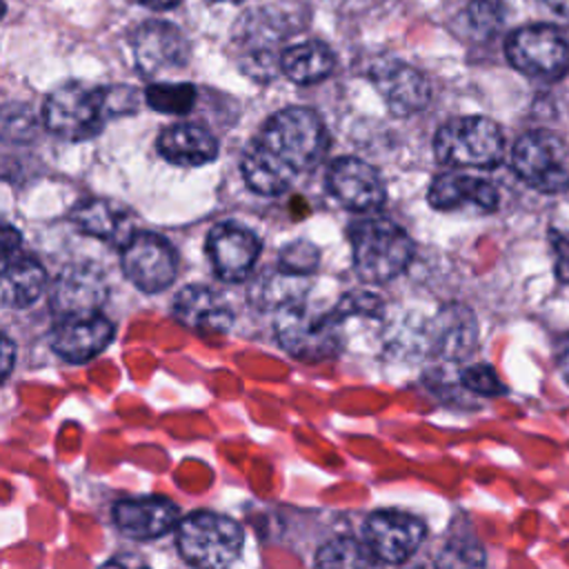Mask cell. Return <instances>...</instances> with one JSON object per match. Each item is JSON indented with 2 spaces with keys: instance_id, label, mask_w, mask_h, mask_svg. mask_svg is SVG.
<instances>
[{
  "instance_id": "16",
  "label": "cell",
  "mask_w": 569,
  "mask_h": 569,
  "mask_svg": "<svg viewBox=\"0 0 569 569\" xmlns=\"http://www.w3.org/2000/svg\"><path fill=\"white\" fill-rule=\"evenodd\" d=\"M371 82L396 116H411L427 107L431 87L427 78L407 62L385 60L373 64Z\"/></svg>"
},
{
  "instance_id": "36",
  "label": "cell",
  "mask_w": 569,
  "mask_h": 569,
  "mask_svg": "<svg viewBox=\"0 0 569 569\" xmlns=\"http://www.w3.org/2000/svg\"><path fill=\"white\" fill-rule=\"evenodd\" d=\"M142 4H147V7H151V9H171V7H176L180 0H140Z\"/></svg>"
},
{
  "instance_id": "37",
  "label": "cell",
  "mask_w": 569,
  "mask_h": 569,
  "mask_svg": "<svg viewBox=\"0 0 569 569\" xmlns=\"http://www.w3.org/2000/svg\"><path fill=\"white\" fill-rule=\"evenodd\" d=\"M2 16H4V2L0 0V18H2Z\"/></svg>"
},
{
  "instance_id": "23",
  "label": "cell",
  "mask_w": 569,
  "mask_h": 569,
  "mask_svg": "<svg viewBox=\"0 0 569 569\" xmlns=\"http://www.w3.org/2000/svg\"><path fill=\"white\" fill-rule=\"evenodd\" d=\"M278 64L280 71L296 84H313L333 71L336 56L327 44L311 40L284 49L278 58Z\"/></svg>"
},
{
  "instance_id": "24",
  "label": "cell",
  "mask_w": 569,
  "mask_h": 569,
  "mask_svg": "<svg viewBox=\"0 0 569 569\" xmlns=\"http://www.w3.org/2000/svg\"><path fill=\"white\" fill-rule=\"evenodd\" d=\"M476 342L473 313L462 307H449L436 320L433 347L445 358H462Z\"/></svg>"
},
{
  "instance_id": "26",
  "label": "cell",
  "mask_w": 569,
  "mask_h": 569,
  "mask_svg": "<svg viewBox=\"0 0 569 569\" xmlns=\"http://www.w3.org/2000/svg\"><path fill=\"white\" fill-rule=\"evenodd\" d=\"M144 100L160 113H187L196 102V87L187 82H156L147 87Z\"/></svg>"
},
{
  "instance_id": "13",
  "label": "cell",
  "mask_w": 569,
  "mask_h": 569,
  "mask_svg": "<svg viewBox=\"0 0 569 569\" xmlns=\"http://www.w3.org/2000/svg\"><path fill=\"white\" fill-rule=\"evenodd\" d=\"M107 280L96 264H69L51 284V309L64 316L96 313L107 300Z\"/></svg>"
},
{
  "instance_id": "32",
  "label": "cell",
  "mask_w": 569,
  "mask_h": 569,
  "mask_svg": "<svg viewBox=\"0 0 569 569\" xmlns=\"http://www.w3.org/2000/svg\"><path fill=\"white\" fill-rule=\"evenodd\" d=\"M16 362V347L13 342L0 331V380H4Z\"/></svg>"
},
{
  "instance_id": "20",
  "label": "cell",
  "mask_w": 569,
  "mask_h": 569,
  "mask_svg": "<svg viewBox=\"0 0 569 569\" xmlns=\"http://www.w3.org/2000/svg\"><path fill=\"white\" fill-rule=\"evenodd\" d=\"M158 153L171 164L200 167L218 156V140L200 124L178 122L160 131Z\"/></svg>"
},
{
  "instance_id": "19",
  "label": "cell",
  "mask_w": 569,
  "mask_h": 569,
  "mask_svg": "<svg viewBox=\"0 0 569 569\" xmlns=\"http://www.w3.org/2000/svg\"><path fill=\"white\" fill-rule=\"evenodd\" d=\"M180 520V511L164 498L120 500L113 505L116 527L136 540H153L171 531Z\"/></svg>"
},
{
  "instance_id": "35",
  "label": "cell",
  "mask_w": 569,
  "mask_h": 569,
  "mask_svg": "<svg viewBox=\"0 0 569 569\" xmlns=\"http://www.w3.org/2000/svg\"><path fill=\"white\" fill-rule=\"evenodd\" d=\"M558 369L565 378V382L569 385V338H565L560 342V349H558Z\"/></svg>"
},
{
  "instance_id": "38",
  "label": "cell",
  "mask_w": 569,
  "mask_h": 569,
  "mask_svg": "<svg viewBox=\"0 0 569 569\" xmlns=\"http://www.w3.org/2000/svg\"><path fill=\"white\" fill-rule=\"evenodd\" d=\"M209 2H240V0H209Z\"/></svg>"
},
{
  "instance_id": "6",
  "label": "cell",
  "mask_w": 569,
  "mask_h": 569,
  "mask_svg": "<svg viewBox=\"0 0 569 569\" xmlns=\"http://www.w3.org/2000/svg\"><path fill=\"white\" fill-rule=\"evenodd\" d=\"M516 173L536 191L560 193L569 189V149L549 129H533L518 138L511 151Z\"/></svg>"
},
{
  "instance_id": "30",
  "label": "cell",
  "mask_w": 569,
  "mask_h": 569,
  "mask_svg": "<svg viewBox=\"0 0 569 569\" xmlns=\"http://www.w3.org/2000/svg\"><path fill=\"white\" fill-rule=\"evenodd\" d=\"M462 385L480 396H500L505 393V385L496 376L489 365H471L462 371Z\"/></svg>"
},
{
  "instance_id": "9",
  "label": "cell",
  "mask_w": 569,
  "mask_h": 569,
  "mask_svg": "<svg viewBox=\"0 0 569 569\" xmlns=\"http://www.w3.org/2000/svg\"><path fill=\"white\" fill-rule=\"evenodd\" d=\"M340 320L336 313H327L320 318L309 316L296 302H289L278 309L276 333L280 345L300 360H322L338 349V331L336 325Z\"/></svg>"
},
{
  "instance_id": "15",
  "label": "cell",
  "mask_w": 569,
  "mask_h": 569,
  "mask_svg": "<svg viewBox=\"0 0 569 569\" xmlns=\"http://www.w3.org/2000/svg\"><path fill=\"white\" fill-rule=\"evenodd\" d=\"M113 338V325L100 311L64 316L51 331V349L69 362L96 358Z\"/></svg>"
},
{
  "instance_id": "27",
  "label": "cell",
  "mask_w": 569,
  "mask_h": 569,
  "mask_svg": "<svg viewBox=\"0 0 569 569\" xmlns=\"http://www.w3.org/2000/svg\"><path fill=\"white\" fill-rule=\"evenodd\" d=\"M320 253L309 240H293L282 247L278 256V269L291 276H307L318 267Z\"/></svg>"
},
{
  "instance_id": "29",
  "label": "cell",
  "mask_w": 569,
  "mask_h": 569,
  "mask_svg": "<svg viewBox=\"0 0 569 569\" xmlns=\"http://www.w3.org/2000/svg\"><path fill=\"white\" fill-rule=\"evenodd\" d=\"M36 131L31 111L22 104H9L0 109V136L11 140H29Z\"/></svg>"
},
{
  "instance_id": "7",
  "label": "cell",
  "mask_w": 569,
  "mask_h": 569,
  "mask_svg": "<svg viewBox=\"0 0 569 569\" xmlns=\"http://www.w3.org/2000/svg\"><path fill=\"white\" fill-rule=\"evenodd\" d=\"M507 60L520 73L538 80H560L569 71V44L549 24H527L516 29L505 44Z\"/></svg>"
},
{
  "instance_id": "1",
  "label": "cell",
  "mask_w": 569,
  "mask_h": 569,
  "mask_svg": "<svg viewBox=\"0 0 569 569\" xmlns=\"http://www.w3.org/2000/svg\"><path fill=\"white\" fill-rule=\"evenodd\" d=\"M329 147L320 116L307 107L273 113L247 147L240 169L249 189L260 196L287 191L300 171L313 167Z\"/></svg>"
},
{
  "instance_id": "8",
  "label": "cell",
  "mask_w": 569,
  "mask_h": 569,
  "mask_svg": "<svg viewBox=\"0 0 569 569\" xmlns=\"http://www.w3.org/2000/svg\"><path fill=\"white\" fill-rule=\"evenodd\" d=\"M122 271L140 291L156 293L173 282L178 273V258L162 236L136 231L122 244Z\"/></svg>"
},
{
  "instance_id": "14",
  "label": "cell",
  "mask_w": 569,
  "mask_h": 569,
  "mask_svg": "<svg viewBox=\"0 0 569 569\" xmlns=\"http://www.w3.org/2000/svg\"><path fill=\"white\" fill-rule=\"evenodd\" d=\"M327 184L331 193L353 211H373L382 207L387 198L380 173L358 158L333 160L327 173Z\"/></svg>"
},
{
  "instance_id": "33",
  "label": "cell",
  "mask_w": 569,
  "mask_h": 569,
  "mask_svg": "<svg viewBox=\"0 0 569 569\" xmlns=\"http://www.w3.org/2000/svg\"><path fill=\"white\" fill-rule=\"evenodd\" d=\"M13 244H20V233L4 218H0V247H13Z\"/></svg>"
},
{
  "instance_id": "3",
  "label": "cell",
  "mask_w": 569,
  "mask_h": 569,
  "mask_svg": "<svg viewBox=\"0 0 569 569\" xmlns=\"http://www.w3.org/2000/svg\"><path fill=\"white\" fill-rule=\"evenodd\" d=\"M109 116V89L82 82H67L53 89L42 107L47 129L71 142L93 138Z\"/></svg>"
},
{
  "instance_id": "18",
  "label": "cell",
  "mask_w": 569,
  "mask_h": 569,
  "mask_svg": "<svg viewBox=\"0 0 569 569\" xmlns=\"http://www.w3.org/2000/svg\"><path fill=\"white\" fill-rule=\"evenodd\" d=\"M176 318L200 333H222L233 322V311L227 298L204 284L184 287L173 300Z\"/></svg>"
},
{
  "instance_id": "21",
  "label": "cell",
  "mask_w": 569,
  "mask_h": 569,
  "mask_svg": "<svg viewBox=\"0 0 569 569\" xmlns=\"http://www.w3.org/2000/svg\"><path fill=\"white\" fill-rule=\"evenodd\" d=\"M71 220L82 233L120 247L136 233L131 211L113 200H84L73 209Z\"/></svg>"
},
{
  "instance_id": "10",
  "label": "cell",
  "mask_w": 569,
  "mask_h": 569,
  "mask_svg": "<svg viewBox=\"0 0 569 569\" xmlns=\"http://www.w3.org/2000/svg\"><path fill=\"white\" fill-rule=\"evenodd\" d=\"M425 522L396 509L371 513L362 525V542L378 562L400 565L409 560L425 540Z\"/></svg>"
},
{
  "instance_id": "34",
  "label": "cell",
  "mask_w": 569,
  "mask_h": 569,
  "mask_svg": "<svg viewBox=\"0 0 569 569\" xmlns=\"http://www.w3.org/2000/svg\"><path fill=\"white\" fill-rule=\"evenodd\" d=\"M556 18L569 24V0H540Z\"/></svg>"
},
{
  "instance_id": "5",
  "label": "cell",
  "mask_w": 569,
  "mask_h": 569,
  "mask_svg": "<svg viewBox=\"0 0 569 569\" xmlns=\"http://www.w3.org/2000/svg\"><path fill=\"white\" fill-rule=\"evenodd\" d=\"M242 529L236 520L213 513L193 511L178 520L176 545L180 556L196 567H227L242 551Z\"/></svg>"
},
{
  "instance_id": "4",
  "label": "cell",
  "mask_w": 569,
  "mask_h": 569,
  "mask_svg": "<svg viewBox=\"0 0 569 569\" xmlns=\"http://www.w3.org/2000/svg\"><path fill=\"white\" fill-rule=\"evenodd\" d=\"M433 153L451 167H496L505 156L500 127L485 116H460L445 122L433 138Z\"/></svg>"
},
{
  "instance_id": "17",
  "label": "cell",
  "mask_w": 569,
  "mask_h": 569,
  "mask_svg": "<svg viewBox=\"0 0 569 569\" xmlns=\"http://www.w3.org/2000/svg\"><path fill=\"white\" fill-rule=\"evenodd\" d=\"M47 284L44 267L20 244L0 247V305L29 307Z\"/></svg>"
},
{
  "instance_id": "11",
  "label": "cell",
  "mask_w": 569,
  "mask_h": 569,
  "mask_svg": "<svg viewBox=\"0 0 569 569\" xmlns=\"http://www.w3.org/2000/svg\"><path fill=\"white\" fill-rule=\"evenodd\" d=\"M133 58L147 78L182 69L189 60V42L178 27L162 20L142 22L131 40Z\"/></svg>"
},
{
  "instance_id": "12",
  "label": "cell",
  "mask_w": 569,
  "mask_h": 569,
  "mask_svg": "<svg viewBox=\"0 0 569 569\" xmlns=\"http://www.w3.org/2000/svg\"><path fill=\"white\" fill-rule=\"evenodd\" d=\"M207 253L218 278L240 282L258 260L260 240L238 222H220L207 236Z\"/></svg>"
},
{
  "instance_id": "25",
  "label": "cell",
  "mask_w": 569,
  "mask_h": 569,
  "mask_svg": "<svg viewBox=\"0 0 569 569\" xmlns=\"http://www.w3.org/2000/svg\"><path fill=\"white\" fill-rule=\"evenodd\" d=\"M376 562L367 545L353 538L329 540L316 553V565L320 567H371Z\"/></svg>"
},
{
  "instance_id": "31",
  "label": "cell",
  "mask_w": 569,
  "mask_h": 569,
  "mask_svg": "<svg viewBox=\"0 0 569 569\" xmlns=\"http://www.w3.org/2000/svg\"><path fill=\"white\" fill-rule=\"evenodd\" d=\"M553 256H556V276L562 282H569V236L553 233Z\"/></svg>"
},
{
  "instance_id": "28",
  "label": "cell",
  "mask_w": 569,
  "mask_h": 569,
  "mask_svg": "<svg viewBox=\"0 0 569 569\" xmlns=\"http://www.w3.org/2000/svg\"><path fill=\"white\" fill-rule=\"evenodd\" d=\"M465 13L471 31L480 36H491L500 29L507 16V4L505 0H473L467 4Z\"/></svg>"
},
{
  "instance_id": "2",
  "label": "cell",
  "mask_w": 569,
  "mask_h": 569,
  "mask_svg": "<svg viewBox=\"0 0 569 569\" xmlns=\"http://www.w3.org/2000/svg\"><path fill=\"white\" fill-rule=\"evenodd\" d=\"M353 264L365 282H387L405 271L413 258V242L396 222L378 216L349 227Z\"/></svg>"
},
{
  "instance_id": "22",
  "label": "cell",
  "mask_w": 569,
  "mask_h": 569,
  "mask_svg": "<svg viewBox=\"0 0 569 569\" xmlns=\"http://www.w3.org/2000/svg\"><path fill=\"white\" fill-rule=\"evenodd\" d=\"M467 202L491 211L498 204V191L489 180L480 176L456 171L438 176L429 187V204L436 209H453Z\"/></svg>"
}]
</instances>
